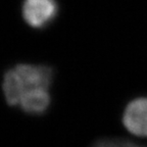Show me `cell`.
Listing matches in <instances>:
<instances>
[{
	"label": "cell",
	"instance_id": "obj_1",
	"mask_svg": "<svg viewBox=\"0 0 147 147\" xmlns=\"http://www.w3.org/2000/svg\"><path fill=\"white\" fill-rule=\"evenodd\" d=\"M52 81V71L45 65L18 64L6 71L3 79V93L7 103L18 105L27 93L48 89Z\"/></svg>",
	"mask_w": 147,
	"mask_h": 147
},
{
	"label": "cell",
	"instance_id": "obj_2",
	"mask_svg": "<svg viewBox=\"0 0 147 147\" xmlns=\"http://www.w3.org/2000/svg\"><path fill=\"white\" fill-rule=\"evenodd\" d=\"M55 0H25L23 5L24 20L28 25L41 29L48 25L56 16Z\"/></svg>",
	"mask_w": 147,
	"mask_h": 147
},
{
	"label": "cell",
	"instance_id": "obj_3",
	"mask_svg": "<svg viewBox=\"0 0 147 147\" xmlns=\"http://www.w3.org/2000/svg\"><path fill=\"white\" fill-rule=\"evenodd\" d=\"M123 123L131 134L147 137V98H136L127 105Z\"/></svg>",
	"mask_w": 147,
	"mask_h": 147
},
{
	"label": "cell",
	"instance_id": "obj_4",
	"mask_svg": "<svg viewBox=\"0 0 147 147\" xmlns=\"http://www.w3.org/2000/svg\"><path fill=\"white\" fill-rule=\"evenodd\" d=\"M50 103V95L48 89L35 90L27 93L21 99L18 106L28 113L41 115L45 111Z\"/></svg>",
	"mask_w": 147,
	"mask_h": 147
},
{
	"label": "cell",
	"instance_id": "obj_5",
	"mask_svg": "<svg viewBox=\"0 0 147 147\" xmlns=\"http://www.w3.org/2000/svg\"><path fill=\"white\" fill-rule=\"evenodd\" d=\"M93 147H146L138 145L131 141L124 139H103L99 140L93 145Z\"/></svg>",
	"mask_w": 147,
	"mask_h": 147
}]
</instances>
